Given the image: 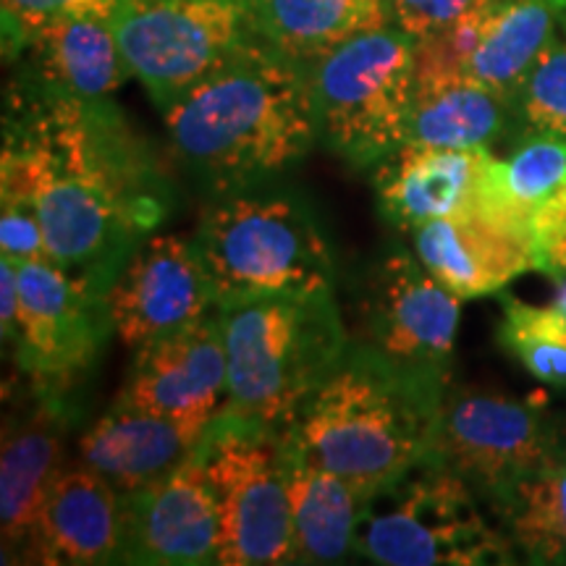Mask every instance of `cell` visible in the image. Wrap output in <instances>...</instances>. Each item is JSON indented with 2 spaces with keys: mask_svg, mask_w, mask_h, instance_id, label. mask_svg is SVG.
<instances>
[{
  "mask_svg": "<svg viewBox=\"0 0 566 566\" xmlns=\"http://www.w3.org/2000/svg\"><path fill=\"white\" fill-rule=\"evenodd\" d=\"M0 195L38 210L48 260L108 296L174 208V181L111 97L63 95L19 71L6 90Z\"/></svg>",
  "mask_w": 566,
  "mask_h": 566,
  "instance_id": "1",
  "label": "cell"
},
{
  "mask_svg": "<svg viewBox=\"0 0 566 566\" xmlns=\"http://www.w3.org/2000/svg\"><path fill=\"white\" fill-rule=\"evenodd\" d=\"M184 166L212 195L273 181L317 142L310 66L252 42L163 113Z\"/></svg>",
  "mask_w": 566,
  "mask_h": 566,
  "instance_id": "2",
  "label": "cell"
},
{
  "mask_svg": "<svg viewBox=\"0 0 566 566\" xmlns=\"http://www.w3.org/2000/svg\"><path fill=\"white\" fill-rule=\"evenodd\" d=\"M446 388L352 338L328 380L304 401L283 443L363 493L436 459Z\"/></svg>",
  "mask_w": 566,
  "mask_h": 566,
  "instance_id": "3",
  "label": "cell"
},
{
  "mask_svg": "<svg viewBox=\"0 0 566 566\" xmlns=\"http://www.w3.org/2000/svg\"><path fill=\"white\" fill-rule=\"evenodd\" d=\"M218 313L229 359L223 415L275 433L294 422L352 342L334 292L260 296Z\"/></svg>",
  "mask_w": 566,
  "mask_h": 566,
  "instance_id": "4",
  "label": "cell"
},
{
  "mask_svg": "<svg viewBox=\"0 0 566 566\" xmlns=\"http://www.w3.org/2000/svg\"><path fill=\"white\" fill-rule=\"evenodd\" d=\"M195 244L218 307L334 292L331 242L304 197L279 179L212 195Z\"/></svg>",
  "mask_w": 566,
  "mask_h": 566,
  "instance_id": "5",
  "label": "cell"
},
{
  "mask_svg": "<svg viewBox=\"0 0 566 566\" xmlns=\"http://www.w3.org/2000/svg\"><path fill=\"white\" fill-rule=\"evenodd\" d=\"M317 139L352 168H373L409 139L417 42L380 27L342 42L310 66Z\"/></svg>",
  "mask_w": 566,
  "mask_h": 566,
  "instance_id": "6",
  "label": "cell"
},
{
  "mask_svg": "<svg viewBox=\"0 0 566 566\" xmlns=\"http://www.w3.org/2000/svg\"><path fill=\"white\" fill-rule=\"evenodd\" d=\"M354 554L380 566H470L509 562V543L480 514L475 491L430 459L359 509Z\"/></svg>",
  "mask_w": 566,
  "mask_h": 566,
  "instance_id": "7",
  "label": "cell"
},
{
  "mask_svg": "<svg viewBox=\"0 0 566 566\" xmlns=\"http://www.w3.org/2000/svg\"><path fill=\"white\" fill-rule=\"evenodd\" d=\"M118 45L166 113L242 48L263 40L254 0H105Z\"/></svg>",
  "mask_w": 566,
  "mask_h": 566,
  "instance_id": "8",
  "label": "cell"
},
{
  "mask_svg": "<svg viewBox=\"0 0 566 566\" xmlns=\"http://www.w3.org/2000/svg\"><path fill=\"white\" fill-rule=\"evenodd\" d=\"M218 506V564H292V501L281 433L218 415L202 438Z\"/></svg>",
  "mask_w": 566,
  "mask_h": 566,
  "instance_id": "9",
  "label": "cell"
},
{
  "mask_svg": "<svg viewBox=\"0 0 566 566\" xmlns=\"http://www.w3.org/2000/svg\"><path fill=\"white\" fill-rule=\"evenodd\" d=\"M19 265L13 359L34 399L74 409V394L113 334L108 296L74 281L51 260Z\"/></svg>",
  "mask_w": 566,
  "mask_h": 566,
  "instance_id": "10",
  "label": "cell"
},
{
  "mask_svg": "<svg viewBox=\"0 0 566 566\" xmlns=\"http://www.w3.org/2000/svg\"><path fill=\"white\" fill-rule=\"evenodd\" d=\"M558 457V433L535 399L446 388L436 459L495 506Z\"/></svg>",
  "mask_w": 566,
  "mask_h": 566,
  "instance_id": "11",
  "label": "cell"
},
{
  "mask_svg": "<svg viewBox=\"0 0 566 566\" xmlns=\"http://www.w3.org/2000/svg\"><path fill=\"white\" fill-rule=\"evenodd\" d=\"M359 342L409 375L451 386L462 296L446 289L412 252H386L367 279Z\"/></svg>",
  "mask_w": 566,
  "mask_h": 566,
  "instance_id": "12",
  "label": "cell"
},
{
  "mask_svg": "<svg viewBox=\"0 0 566 566\" xmlns=\"http://www.w3.org/2000/svg\"><path fill=\"white\" fill-rule=\"evenodd\" d=\"M216 307L195 239L176 233H150L108 292L113 334L132 349L174 334Z\"/></svg>",
  "mask_w": 566,
  "mask_h": 566,
  "instance_id": "13",
  "label": "cell"
},
{
  "mask_svg": "<svg viewBox=\"0 0 566 566\" xmlns=\"http://www.w3.org/2000/svg\"><path fill=\"white\" fill-rule=\"evenodd\" d=\"M226 399L229 359L218 307L174 334L137 346L124 391L116 396L122 405L202 424L223 412Z\"/></svg>",
  "mask_w": 566,
  "mask_h": 566,
  "instance_id": "14",
  "label": "cell"
},
{
  "mask_svg": "<svg viewBox=\"0 0 566 566\" xmlns=\"http://www.w3.org/2000/svg\"><path fill=\"white\" fill-rule=\"evenodd\" d=\"M122 564H218V506L202 443L171 475L122 495Z\"/></svg>",
  "mask_w": 566,
  "mask_h": 566,
  "instance_id": "15",
  "label": "cell"
},
{
  "mask_svg": "<svg viewBox=\"0 0 566 566\" xmlns=\"http://www.w3.org/2000/svg\"><path fill=\"white\" fill-rule=\"evenodd\" d=\"M491 153L405 142L370 168L380 216L394 229L412 233L430 221L478 208L480 174Z\"/></svg>",
  "mask_w": 566,
  "mask_h": 566,
  "instance_id": "16",
  "label": "cell"
},
{
  "mask_svg": "<svg viewBox=\"0 0 566 566\" xmlns=\"http://www.w3.org/2000/svg\"><path fill=\"white\" fill-rule=\"evenodd\" d=\"M74 409L34 399L24 417L3 430L0 454V535L3 562H30L38 516L63 467V433Z\"/></svg>",
  "mask_w": 566,
  "mask_h": 566,
  "instance_id": "17",
  "label": "cell"
},
{
  "mask_svg": "<svg viewBox=\"0 0 566 566\" xmlns=\"http://www.w3.org/2000/svg\"><path fill=\"white\" fill-rule=\"evenodd\" d=\"M208 424L113 401L82 438L80 459L118 495H132L179 470L200 449Z\"/></svg>",
  "mask_w": 566,
  "mask_h": 566,
  "instance_id": "18",
  "label": "cell"
},
{
  "mask_svg": "<svg viewBox=\"0 0 566 566\" xmlns=\"http://www.w3.org/2000/svg\"><path fill=\"white\" fill-rule=\"evenodd\" d=\"M122 495L90 467H66L42 504L30 562L63 566L122 564Z\"/></svg>",
  "mask_w": 566,
  "mask_h": 566,
  "instance_id": "19",
  "label": "cell"
},
{
  "mask_svg": "<svg viewBox=\"0 0 566 566\" xmlns=\"http://www.w3.org/2000/svg\"><path fill=\"white\" fill-rule=\"evenodd\" d=\"M412 244L420 263L462 300L501 292L516 275L533 271L525 233L504 229L478 208L420 226Z\"/></svg>",
  "mask_w": 566,
  "mask_h": 566,
  "instance_id": "20",
  "label": "cell"
},
{
  "mask_svg": "<svg viewBox=\"0 0 566 566\" xmlns=\"http://www.w3.org/2000/svg\"><path fill=\"white\" fill-rule=\"evenodd\" d=\"M19 61V71L45 87L87 101L111 97L132 76L105 0H90L55 17Z\"/></svg>",
  "mask_w": 566,
  "mask_h": 566,
  "instance_id": "21",
  "label": "cell"
},
{
  "mask_svg": "<svg viewBox=\"0 0 566 566\" xmlns=\"http://www.w3.org/2000/svg\"><path fill=\"white\" fill-rule=\"evenodd\" d=\"M283 441V438H281ZM292 501V564H338L354 554L363 493L349 480L323 470L283 443Z\"/></svg>",
  "mask_w": 566,
  "mask_h": 566,
  "instance_id": "22",
  "label": "cell"
},
{
  "mask_svg": "<svg viewBox=\"0 0 566 566\" xmlns=\"http://www.w3.org/2000/svg\"><path fill=\"white\" fill-rule=\"evenodd\" d=\"M514 124L512 103L467 74L417 80L409 139L443 150H491Z\"/></svg>",
  "mask_w": 566,
  "mask_h": 566,
  "instance_id": "23",
  "label": "cell"
},
{
  "mask_svg": "<svg viewBox=\"0 0 566 566\" xmlns=\"http://www.w3.org/2000/svg\"><path fill=\"white\" fill-rule=\"evenodd\" d=\"M268 45L304 66L357 34L391 27L386 0H254Z\"/></svg>",
  "mask_w": 566,
  "mask_h": 566,
  "instance_id": "24",
  "label": "cell"
},
{
  "mask_svg": "<svg viewBox=\"0 0 566 566\" xmlns=\"http://www.w3.org/2000/svg\"><path fill=\"white\" fill-rule=\"evenodd\" d=\"M566 187V139L520 134L506 160L488 155L478 187V210L504 229L525 233L535 210Z\"/></svg>",
  "mask_w": 566,
  "mask_h": 566,
  "instance_id": "25",
  "label": "cell"
},
{
  "mask_svg": "<svg viewBox=\"0 0 566 566\" xmlns=\"http://www.w3.org/2000/svg\"><path fill=\"white\" fill-rule=\"evenodd\" d=\"M556 21L551 0H495L467 76L499 92L514 108L530 71L556 38Z\"/></svg>",
  "mask_w": 566,
  "mask_h": 566,
  "instance_id": "26",
  "label": "cell"
},
{
  "mask_svg": "<svg viewBox=\"0 0 566 566\" xmlns=\"http://www.w3.org/2000/svg\"><path fill=\"white\" fill-rule=\"evenodd\" d=\"M516 548L530 562L566 564V457L562 454L499 506Z\"/></svg>",
  "mask_w": 566,
  "mask_h": 566,
  "instance_id": "27",
  "label": "cell"
},
{
  "mask_svg": "<svg viewBox=\"0 0 566 566\" xmlns=\"http://www.w3.org/2000/svg\"><path fill=\"white\" fill-rule=\"evenodd\" d=\"M501 304V346L541 384L566 388V315L556 304L535 307L509 294Z\"/></svg>",
  "mask_w": 566,
  "mask_h": 566,
  "instance_id": "28",
  "label": "cell"
},
{
  "mask_svg": "<svg viewBox=\"0 0 566 566\" xmlns=\"http://www.w3.org/2000/svg\"><path fill=\"white\" fill-rule=\"evenodd\" d=\"M520 134H554L566 139V34H556L530 71L514 101Z\"/></svg>",
  "mask_w": 566,
  "mask_h": 566,
  "instance_id": "29",
  "label": "cell"
},
{
  "mask_svg": "<svg viewBox=\"0 0 566 566\" xmlns=\"http://www.w3.org/2000/svg\"><path fill=\"white\" fill-rule=\"evenodd\" d=\"M530 252L533 271L551 281L566 275V187L551 195L530 221Z\"/></svg>",
  "mask_w": 566,
  "mask_h": 566,
  "instance_id": "30",
  "label": "cell"
},
{
  "mask_svg": "<svg viewBox=\"0 0 566 566\" xmlns=\"http://www.w3.org/2000/svg\"><path fill=\"white\" fill-rule=\"evenodd\" d=\"M90 0H3V53L6 61H19L27 45L48 24L74 6Z\"/></svg>",
  "mask_w": 566,
  "mask_h": 566,
  "instance_id": "31",
  "label": "cell"
},
{
  "mask_svg": "<svg viewBox=\"0 0 566 566\" xmlns=\"http://www.w3.org/2000/svg\"><path fill=\"white\" fill-rule=\"evenodd\" d=\"M483 0H386L391 27L415 42L436 38Z\"/></svg>",
  "mask_w": 566,
  "mask_h": 566,
  "instance_id": "32",
  "label": "cell"
},
{
  "mask_svg": "<svg viewBox=\"0 0 566 566\" xmlns=\"http://www.w3.org/2000/svg\"><path fill=\"white\" fill-rule=\"evenodd\" d=\"M0 252L13 263L48 260L38 210L30 200L0 195Z\"/></svg>",
  "mask_w": 566,
  "mask_h": 566,
  "instance_id": "33",
  "label": "cell"
},
{
  "mask_svg": "<svg viewBox=\"0 0 566 566\" xmlns=\"http://www.w3.org/2000/svg\"><path fill=\"white\" fill-rule=\"evenodd\" d=\"M19 323V265L9 258H0V331L3 344H13Z\"/></svg>",
  "mask_w": 566,
  "mask_h": 566,
  "instance_id": "34",
  "label": "cell"
},
{
  "mask_svg": "<svg viewBox=\"0 0 566 566\" xmlns=\"http://www.w3.org/2000/svg\"><path fill=\"white\" fill-rule=\"evenodd\" d=\"M558 310L566 315V275H562V279H554V302Z\"/></svg>",
  "mask_w": 566,
  "mask_h": 566,
  "instance_id": "35",
  "label": "cell"
},
{
  "mask_svg": "<svg viewBox=\"0 0 566 566\" xmlns=\"http://www.w3.org/2000/svg\"><path fill=\"white\" fill-rule=\"evenodd\" d=\"M551 6H554L556 17L564 24V32H566V0H551Z\"/></svg>",
  "mask_w": 566,
  "mask_h": 566,
  "instance_id": "36",
  "label": "cell"
}]
</instances>
